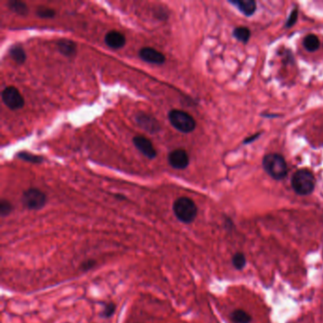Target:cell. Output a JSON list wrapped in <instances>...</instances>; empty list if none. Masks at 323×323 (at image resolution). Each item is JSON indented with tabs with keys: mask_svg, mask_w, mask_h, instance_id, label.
Segmentation results:
<instances>
[{
	"mask_svg": "<svg viewBox=\"0 0 323 323\" xmlns=\"http://www.w3.org/2000/svg\"><path fill=\"white\" fill-rule=\"evenodd\" d=\"M136 120L140 124V126L145 129L149 133H156L159 130V122L157 120H155L152 116L141 113L136 117Z\"/></svg>",
	"mask_w": 323,
	"mask_h": 323,
	"instance_id": "30bf717a",
	"label": "cell"
},
{
	"mask_svg": "<svg viewBox=\"0 0 323 323\" xmlns=\"http://www.w3.org/2000/svg\"><path fill=\"white\" fill-rule=\"evenodd\" d=\"M168 118L171 125L182 133H190L197 126L195 119L182 110L173 109L168 113Z\"/></svg>",
	"mask_w": 323,
	"mask_h": 323,
	"instance_id": "277c9868",
	"label": "cell"
},
{
	"mask_svg": "<svg viewBox=\"0 0 323 323\" xmlns=\"http://www.w3.org/2000/svg\"><path fill=\"white\" fill-rule=\"evenodd\" d=\"M304 46L307 51L312 52V51H316L318 50V48L320 46V42H319V39L317 38V35L309 34L304 38Z\"/></svg>",
	"mask_w": 323,
	"mask_h": 323,
	"instance_id": "2e32d148",
	"label": "cell"
},
{
	"mask_svg": "<svg viewBox=\"0 0 323 323\" xmlns=\"http://www.w3.org/2000/svg\"><path fill=\"white\" fill-rule=\"evenodd\" d=\"M104 41L109 48L114 49V50L121 49L126 43L125 36L121 32H117V31H111L108 32L105 35Z\"/></svg>",
	"mask_w": 323,
	"mask_h": 323,
	"instance_id": "8fae6325",
	"label": "cell"
},
{
	"mask_svg": "<svg viewBox=\"0 0 323 323\" xmlns=\"http://www.w3.org/2000/svg\"><path fill=\"white\" fill-rule=\"evenodd\" d=\"M292 187L300 196H307L315 189V178L308 170H298L292 178Z\"/></svg>",
	"mask_w": 323,
	"mask_h": 323,
	"instance_id": "3957f363",
	"label": "cell"
},
{
	"mask_svg": "<svg viewBox=\"0 0 323 323\" xmlns=\"http://www.w3.org/2000/svg\"><path fill=\"white\" fill-rule=\"evenodd\" d=\"M233 35L237 40L241 41L243 43H247L250 37V31L246 27H239L235 29Z\"/></svg>",
	"mask_w": 323,
	"mask_h": 323,
	"instance_id": "e0dca14e",
	"label": "cell"
},
{
	"mask_svg": "<svg viewBox=\"0 0 323 323\" xmlns=\"http://www.w3.org/2000/svg\"><path fill=\"white\" fill-rule=\"evenodd\" d=\"M22 203L27 209L38 210L44 208L47 203V197L42 190L32 188L23 192Z\"/></svg>",
	"mask_w": 323,
	"mask_h": 323,
	"instance_id": "5b68a950",
	"label": "cell"
},
{
	"mask_svg": "<svg viewBox=\"0 0 323 323\" xmlns=\"http://www.w3.org/2000/svg\"><path fill=\"white\" fill-rule=\"evenodd\" d=\"M232 3L247 16H251L256 11V2L254 0H237Z\"/></svg>",
	"mask_w": 323,
	"mask_h": 323,
	"instance_id": "4fadbf2b",
	"label": "cell"
},
{
	"mask_svg": "<svg viewBox=\"0 0 323 323\" xmlns=\"http://www.w3.org/2000/svg\"><path fill=\"white\" fill-rule=\"evenodd\" d=\"M17 158H19L22 160H25L28 162H32V163H41L43 161V158L32 155L30 153L21 152L17 155Z\"/></svg>",
	"mask_w": 323,
	"mask_h": 323,
	"instance_id": "ffe728a7",
	"label": "cell"
},
{
	"mask_svg": "<svg viewBox=\"0 0 323 323\" xmlns=\"http://www.w3.org/2000/svg\"><path fill=\"white\" fill-rule=\"evenodd\" d=\"M174 213L180 222L190 224L197 216V207L189 197H179L173 206Z\"/></svg>",
	"mask_w": 323,
	"mask_h": 323,
	"instance_id": "6da1fadb",
	"label": "cell"
},
{
	"mask_svg": "<svg viewBox=\"0 0 323 323\" xmlns=\"http://www.w3.org/2000/svg\"><path fill=\"white\" fill-rule=\"evenodd\" d=\"M13 210L12 204L9 202L6 199H2L0 202V214L2 217L8 216Z\"/></svg>",
	"mask_w": 323,
	"mask_h": 323,
	"instance_id": "44dd1931",
	"label": "cell"
},
{
	"mask_svg": "<svg viewBox=\"0 0 323 323\" xmlns=\"http://www.w3.org/2000/svg\"><path fill=\"white\" fill-rule=\"evenodd\" d=\"M8 7L11 11H13V13L19 15H26L29 13V9L28 6L26 5V3L18 0H11L8 3Z\"/></svg>",
	"mask_w": 323,
	"mask_h": 323,
	"instance_id": "9a60e30c",
	"label": "cell"
},
{
	"mask_svg": "<svg viewBox=\"0 0 323 323\" xmlns=\"http://www.w3.org/2000/svg\"><path fill=\"white\" fill-rule=\"evenodd\" d=\"M116 305L114 304H108L105 305L104 310L102 312V315L104 317H110L115 313Z\"/></svg>",
	"mask_w": 323,
	"mask_h": 323,
	"instance_id": "603a6c76",
	"label": "cell"
},
{
	"mask_svg": "<svg viewBox=\"0 0 323 323\" xmlns=\"http://www.w3.org/2000/svg\"><path fill=\"white\" fill-rule=\"evenodd\" d=\"M168 161L173 168L178 169V170H182L188 167L190 159L185 150L177 149L169 154Z\"/></svg>",
	"mask_w": 323,
	"mask_h": 323,
	"instance_id": "52a82bcc",
	"label": "cell"
},
{
	"mask_svg": "<svg viewBox=\"0 0 323 323\" xmlns=\"http://www.w3.org/2000/svg\"><path fill=\"white\" fill-rule=\"evenodd\" d=\"M36 14L41 18H52L55 16V11L49 7L40 6L36 10Z\"/></svg>",
	"mask_w": 323,
	"mask_h": 323,
	"instance_id": "d6986e66",
	"label": "cell"
},
{
	"mask_svg": "<svg viewBox=\"0 0 323 323\" xmlns=\"http://www.w3.org/2000/svg\"><path fill=\"white\" fill-rule=\"evenodd\" d=\"M232 262L237 269H242L244 266H246V257L242 253H237L234 255Z\"/></svg>",
	"mask_w": 323,
	"mask_h": 323,
	"instance_id": "7402d4cb",
	"label": "cell"
},
{
	"mask_svg": "<svg viewBox=\"0 0 323 323\" xmlns=\"http://www.w3.org/2000/svg\"><path fill=\"white\" fill-rule=\"evenodd\" d=\"M139 54H140V57L147 63L162 64L166 61V57L162 52L157 51L153 48H149V47L142 48Z\"/></svg>",
	"mask_w": 323,
	"mask_h": 323,
	"instance_id": "9c48e42d",
	"label": "cell"
},
{
	"mask_svg": "<svg viewBox=\"0 0 323 323\" xmlns=\"http://www.w3.org/2000/svg\"><path fill=\"white\" fill-rule=\"evenodd\" d=\"M58 51L67 57H73L76 54V45L70 40L62 39L57 42Z\"/></svg>",
	"mask_w": 323,
	"mask_h": 323,
	"instance_id": "7c38bea8",
	"label": "cell"
},
{
	"mask_svg": "<svg viewBox=\"0 0 323 323\" xmlns=\"http://www.w3.org/2000/svg\"><path fill=\"white\" fill-rule=\"evenodd\" d=\"M2 101L7 107L12 110H18L24 106L25 101L19 90L14 87H8L2 91Z\"/></svg>",
	"mask_w": 323,
	"mask_h": 323,
	"instance_id": "8992f818",
	"label": "cell"
},
{
	"mask_svg": "<svg viewBox=\"0 0 323 323\" xmlns=\"http://www.w3.org/2000/svg\"><path fill=\"white\" fill-rule=\"evenodd\" d=\"M134 145L140 151L142 155H144L146 158L153 159L157 157V151L153 145L150 140H148L143 136H137L133 139Z\"/></svg>",
	"mask_w": 323,
	"mask_h": 323,
	"instance_id": "ba28073f",
	"label": "cell"
},
{
	"mask_svg": "<svg viewBox=\"0 0 323 323\" xmlns=\"http://www.w3.org/2000/svg\"><path fill=\"white\" fill-rule=\"evenodd\" d=\"M263 166L267 174L273 178L281 180L287 175V164L285 159L278 154H269L263 160Z\"/></svg>",
	"mask_w": 323,
	"mask_h": 323,
	"instance_id": "7a4b0ae2",
	"label": "cell"
},
{
	"mask_svg": "<svg viewBox=\"0 0 323 323\" xmlns=\"http://www.w3.org/2000/svg\"><path fill=\"white\" fill-rule=\"evenodd\" d=\"M95 261L89 260L83 262V264L82 265V270H89L91 269L93 266H95Z\"/></svg>",
	"mask_w": 323,
	"mask_h": 323,
	"instance_id": "d4e9b609",
	"label": "cell"
},
{
	"mask_svg": "<svg viewBox=\"0 0 323 323\" xmlns=\"http://www.w3.org/2000/svg\"><path fill=\"white\" fill-rule=\"evenodd\" d=\"M251 317L244 310H236L232 313V320L235 323H248Z\"/></svg>",
	"mask_w": 323,
	"mask_h": 323,
	"instance_id": "ac0fdd59",
	"label": "cell"
},
{
	"mask_svg": "<svg viewBox=\"0 0 323 323\" xmlns=\"http://www.w3.org/2000/svg\"><path fill=\"white\" fill-rule=\"evenodd\" d=\"M10 56L18 64H22L26 61L25 51L19 45H13L10 49Z\"/></svg>",
	"mask_w": 323,
	"mask_h": 323,
	"instance_id": "5bb4252c",
	"label": "cell"
},
{
	"mask_svg": "<svg viewBox=\"0 0 323 323\" xmlns=\"http://www.w3.org/2000/svg\"><path fill=\"white\" fill-rule=\"evenodd\" d=\"M298 18V11L295 9L293 12H292L290 16H289V19L287 20V24L286 27H291L294 25V23L296 22V20Z\"/></svg>",
	"mask_w": 323,
	"mask_h": 323,
	"instance_id": "cb8c5ba5",
	"label": "cell"
}]
</instances>
